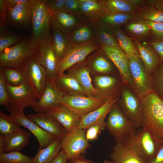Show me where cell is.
Returning <instances> with one entry per match:
<instances>
[{"label":"cell","mask_w":163,"mask_h":163,"mask_svg":"<svg viewBox=\"0 0 163 163\" xmlns=\"http://www.w3.org/2000/svg\"><path fill=\"white\" fill-rule=\"evenodd\" d=\"M110 157L116 163H147L134 151L121 142H116Z\"/></svg>","instance_id":"4316f807"},{"label":"cell","mask_w":163,"mask_h":163,"mask_svg":"<svg viewBox=\"0 0 163 163\" xmlns=\"http://www.w3.org/2000/svg\"><path fill=\"white\" fill-rule=\"evenodd\" d=\"M20 126L10 116L0 112V136H4L13 133L21 129Z\"/></svg>","instance_id":"ab89813d"},{"label":"cell","mask_w":163,"mask_h":163,"mask_svg":"<svg viewBox=\"0 0 163 163\" xmlns=\"http://www.w3.org/2000/svg\"><path fill=\"white\" fill-rule=\"evenodd\" d=\"M62 149L61 139H55L47 146L39 149L36 155L31 158V163H49Z\"/></svg>","instance_id":"1f68e13d"},{"label":"cell","mask_w":163,"mask_h":163,"mask_svg":"<svg viewBox=\"0 0 163 163\" xmlns=\"http://www.w3.org/2000/svg\"><path fill=\"white\" fill-rule=\"evenodd\" d=\"M27 117L55 139H61L66 133L60 123L46 112L30 114Z\"/></svg>","instance_id":"e0dca14e"},{"label":"cell","mask_w":163,"mask_h":163,"mask_svg":"<svg viewBox=\"0 0 163 163\" xmlns=\"http://www.w3.org/2000/svg\"><path fill=\"white\" fill-rule=\"evenodd\" d=\"M117 101V99L114 98L108 100L99 107L82 117L79 124L74 129H81L85 130L93 124L105 121V118Z\"/></svg>","instance_id":"603a6c76"},{"label":"cell","mask_w":163,"mask_h":163,"mask_svg":"<svg viewBox=\"0 0 163 163\" xmlns=\"http://www.w3.org/2000/svg\"><path fill=\"white\" fill-rule=\"evenodd\" d=\"M7 8L5 0H0V21L7 23L6 14Z\"/></svg>","instance_id":"f907efd6"},{"label":"cell","mask_w":163,"mask_h":163,"mask_svg":"<svg viewBox=\"0 0 163 163\" xmlns=\"http://www.w3.org/2000/svg\"><path fill=\"white\" fill-rule=\"evenodd\" d=\"M5 153L4 149V144L2 138L0 136V154Z\"/></svg>","instance_id":"6f0895ef"},{"label":"cell","mask_w":163,"mask_h":163,"mask_svg":"<svg viewBox=\"0 0 163 163\" xmlns=\"http://www.w3.org/2000/svg\"><path fill=\"white\" fill-rule=\"evenodd\" d=\"M89 61L87 62L90 69L98 73H110L113 70L112 64L100 48L96 50Z\"/></svg>","instance_id":"836d02e7"},{"label":"cell","mask_w":163,"mask_h":163,"mask_svg":"<svg viewBox=\"0 0 163 163\" xmlns=\"http://www.w3.org/2000/svg\"><path fill=\"white\" fill-rule=\"evenodd\" d=\"M163 62V40H156L150 43Z\"/></svg>","instance_id":"681fc988"},{"label":"cell","mask_w":163,"mask_h":163,"mask_svg":"<svg viewBox=\"0 0 163 163\" xmlns=\"http://www.w3.org/2000/svg\"><path fill=\"white\" fill-rule=\"evenodd\" d=\"M57 86L66 94L85 96L84 90L73 77L64 73L58 75L55 79Z\"/></svg>","instance_id":"d6a6232c"},{"label":"cell","mask_w":163,"mask_h":163,"mask_svg":"<svg viewBox=\"0 0 163 163\" xmlns=\"http://www.w3.org/2000/svg\"><path fill=\"white\" fill-rule=\"evenodd\" d=\"M68 161L66 154L62 149L57 155L49 163H67Z\"/></svg>","instance_id":"816d5d0a"},{"label":"cell","mask_w":163,"mask_h":163,"mask_svg":"<svg viewBox=\"0 0 163 163\" xmlns=\"http://www.w3.org/2000/svg\"><path fill=\"white\" fill-rule=\"evenodd\" d=\"M81 0H66L63 10L68 12L81 14Z\"/></svg>","instance_id":"7dc6e473"},{"label":"cell","mask_w":163,"mask_h":163,"mask_svg":"<svg viewBox=\"0 0 163 163\" xmlns=\"http://www.w3.org/2000/svg\"><path fill=\"white\" fill-rule=\"evenodd\" d=\"M9 102L6 82L3 72L0 69V104L7 107Z\"/></svg>","instance_id":"f6af8a7d"},{"label":"cell","mask_w":163,"mask_h":163,"mask_svg":"<svg viewBox=\"0 0 163 163\" xmlns=\"http://www.w3.org/2000/svg\"><path fill=\"white\" fill-rule=\"evenodd\" d=\"M145 21L158 40H163V22H155L148 20Z\"/></svg>","instance_id":"bcb514c9"},{"label":"cell","mask_w":163,"mask_h":163,"mask_svg":"<svg viewBox=\"0 0 163 163\" xmlns=\"http://www.w3.org/2000/svg\"><path fill=\"white\" fill-rule=\"evenodd\" d=\"M6 85L9 98L6 109L11 113L32 107L39 99L28 84L16 86Z\"/></svg>","instance_id":"ba28073f"},{"label":"cell","mask_w":163,"mask_h":163,"mask_svg":"<svg viewBox=\"0 0 163 163\" xmlns=\"http://www.w3.org/2000/svg\"><path fill=\"white\" fill-rule=\"evenodd\" d=\"M66 94L57 86L55 79L47 77L41 96L31 107L37 113H45L49 108L60 104Z\"/></svg>","instance_id":"4fadbf2b"},{"label":"cell","mask_w":163,"mask_h":163,"mask_svg":"<svg viewBox=\"0 0 163 163\" xmlns=\"http://www.w3.org/2000/svg\"><path fill=\"white\" fill-rule=\"evenodd\" d=\"M105 102L96 96L86 97L66 94L60 104L82 117L99 107Z\"/></svg>","instance_id":"8fae6325"},{"label":"cell","mask_w":163,"mask_h":163,"mask_svg":"<svg viewBox=\"0 0 163 163\" xmlns=\"http://www.w3.org/2000/svg\"><path fill=\"white\" fill-rule=\"evenodd\" d=\"M90 21L94 29L95 39L100 44L119 46L113 27L99 19Z\"/></svg>","instance_id":"d4e9b609"},{"label":"cell","mask_w":163,"mask_h":163,"mask_svg":"<svg viewBox=\"0 0 163 163\" xmlns=\"http://www.w3.org/2000/svg\"><path fill=\"white\" fill-rule=\"evenodd\" d=\"M31 135V133L21 128L11 134L0 136L3 139L4 152L20 151L27 145Z\"/></svg>","instance_id":"cb8c5ba5"},{"label":"cell","mask_w":163,"mask_h":163,"mask_svg":"<svg viewBox=\"0 0 163 163\" xmlns=\"http://www.w3.org/2000/svg\"><path fill=\"white\" fill-rule=\"evenodd\" d=\"M103 163H116L112 161H110L107 159L105 160Z\"/></svg>","instance_id":"680465c9"},{"label":"cell","mask_w":163,"mask_h":163,"mask_svg":"<svg viewBox=\"0 0 163 163\" xmlns=\"http://www.w3.org/2000/svg\"><path fill=\"white\" fill-rule=\"evenodd\" d=\"M36 54L39 62L46 70L47 77L55 79L57 76L56 69L58 61L52 41L45 44Z\"/></svg>","instance_id":"d6986e66"},{"label":"cell","mask_w":163,"mask_h":163,"mask_svg":"<svg viewBox=\"0 0 163 163\" xmlns=\"http://www.w3.org/2000/svg\"><path fill=\"white\" fill-rule=\"evenodd\" d=\"M133 89L140 99L154 91L152 77L146 69L139 57L134 54L128 55Z\"/></svg>","instance_id":"277c9868"},{"label":"cell","mask_w":163,"mask_h":163,"mask_svg":"<svg viewBox=\"0 0 163 163\" xmlns=\"http://www.w3.org/2000/svg\"><path fill=\"white\" fill-rule=\"evenodd\" d=\"M67 35L72 44L84 43L96 39L91 21L84 17L73 30Z\"/></svg>","instance_id":"44dd1931"},{"label":"cell","mask_w":163,"mask_h":163,"mask_svg":"<svg viewBox=\"0 0 163 163\" xmlns=\"http://www.w3.org/2000/svg\"><path fill=\"white\" fill-rule=\"evenodd\" d=\"M6 83L10 86H16L28 84L21 69L20 68L0 66Z\"/></svg>","instance_id":"d590c367"},{"label":"cell","mask_w":163,"mask_h":163,"mask_svg":"<svg viewBox=\"0 0 163 163\" xmlns=\"http://www.w3.org/2000/svg\"><path fill=\"white\" fill-rule=\"evenodd\" d=\"M107 115V128L116 142L123 143L136 129L126 117L117 102Z\"/></svg>","instance_id":"52a82bcc"},{"label":"cell","mask_w":163,"mask_h":163,"mask_svg":"<svg viewBox=\"0 0 163 163\" xmlns=\"http://www.w3.org/2000/svg\"><path fill=\"white\" fill-rule=\"evenodd\" d=\"M21 69L28 84L39 99L44 91L47 75L36 54L34 53L27 57L24 60Z\"/></svg>","instance_id":"5b68a950"},{"label":"cell","mask_w":163,"mask_h":163,"mask_svg":"<svg viewBox=\"0 0 163 163\" xmlns=\"http://www.w3.org/2000/svg\"><path fill=\"white\" fill-rule=\"evenodd\" d=\"M83 17L64 10L53 11L51 21L63 33L69 34Z\"/></svg>","instance_id":"7402d4cb"},{"label":"cell","mask_w":163,"mask_h":163,"mask_svg":"<svg viewBox=\"0 0 163 163\" xmlns=\"http://www.w3.org/2000/svg\"><path fill=\"white\" fill-rule=\"evenodd\" d=\"M146 162L155 155L163 143L147 129L141 127L123 142Z\"/></svg>","instance_id":"7a4b0ae2"},{"label":"cell","mask_w":163,"mask_h":163,"mask_svg":"<svg viewBox=\"0 0 163 163\" xmlns=\"http://www.w3.org/2000/svg\"><path fill=\"white\" fill-rule=\"evenodd\" d=\"M127 1L133 6H137L142 4L144 1L139 0H127Z\"/></svg>","instance_id":"9f6ffc18"},{"label":"cell","mask_w":163,"mask_h":163,"mask_svg":"<svg viewBox=\"0 0 163 163\" xmlns=\"http://www.w3.org/2000/svg\"><path fill=\"white\" fill-rule=\"evenodd\" d=\"M109 12L134 14L137 8L130 4L127 0H104Z\"/></svg>","instance_id":"8d00e7d4"},{"label":"cell","mask_w":163,"mask_h":163,"mask_svg":"<svg viewBox=\"0 0 163 163\" xmlns=\"http://www.w3.org/2000/svg\"><path fill=\"white\" fill-rule=\"evenodd\" d=\"M85 130L74 129L66 133L61 139L62 149L68 160L82 155L90 146L85 135Z\"/></svg>","instance_id":"7c38bea8"},{"label":"cell","mask_w":163,"mask_h":163,"mask_svg":"<svg viewBox=\"0 0 163 163\" xmlns=\"http://www.w3.org/2000/svg\"><path fill=\"white\" fill-rule=\"evenodd\" d=\"M50 26L53 48L59 62L68 51L72 44L67 35L62 32L51 21Z\"/></svg>","instance_id":"f1b7e54d"},{"label":"cell","mask_w":163,"mask_h":163,"mask_svg":"<svg viewBox=\"0 0 163 163\" xmlns=\"http://www.w3.org/2000/svg\"><path fill=\"white\" fill-rule=\"evenodd\" d=\"M135 46L146 69L150 74H152L161 64L159 56L154 50L147 44H142L136 41Z\"/></svg>","instance_id":"83f0119b"},{"label":"cell","mask_w":163,"mask_h":163,"mask_svg":"<svg viewBox=\"0 0 163 163\" xmlns=\"http://www.w3.org/2000/svg\"><path fill=\"white\" fill-rule=\"evenodd\" d=\"M81 14L88 19H99L109 12L104 0H81Z\"/></svg>","instance_id":"484cf974"},{"label":"cell","mask_w":163,"mask_h":163,"mask_svg":"<svg viewBox=\"0 0 163 163\" xmlns=\"http://www.w3.org/2000/svg\"><path fill=\"white\" fill-rule=\"evenodd\" d=\"M147 163H163V144L160 147L155 156Z\"/></svg>","instance_id":"f5cc1de1"},{"label":"cell","mask_w":163,"mask_h":163,"mask_svg":"<svg viewBox=\"0 0 163 163\" xmlns=\"http://www.w3.org/2000/svg\"><path fill=\"white\" fill-rule=\"evenodd\" d=\"M68 69L67 75L73 77L78 82L88 96H96V91L92 83L90 69L87 62L83 61Z\"/></svg>","instance_id":"ac0fdd59"},{"label":"cell","mask_w":163,"mask_h":163,"mask_svg":"<svg viewBox=\"0 0 163 163\" xmlns=\"http://www.w3.org/2000/svg\"><path fill=\"white\" fill-rule=\"evenodd\" d=\"M126 28L130 33L137 37H144L151 31L145 20L139 14L133 15L127 23Z\"/></svg>","instance_id":"e575fe53"},{"label":"cell","mask_w":163,"mask_h":163,"mask_svg":"<svg viewBox=\"0 0 163 163\" xmlns=\"http://www.w3.org/2000/svg\"><path fill=\"white\" fill-rule=\"evenodd\" d=\"M120 47L127 55L134 54L139 56L138 51L131 40L120 27L113 28Z\"/></svg>","instance_id":"74e56055"},{"label":"cell","mask_w":163,"mask_h":163,"mask_svg":"<svg viewBox=\"0 0 163 163\" xmlns=\"http://www.w3.org/2000/svg\"><path fill=\"white\" fill-rule=\"evenodd\" d=\"M46 113L58 122L66 133L72 130L78 125L82 118L61 104L49 108Z\"/></svg>","instance_id":"2e32d148"},{"label":"cell","mask_w":163,"mask_h":163,"mask_svg":"<svg viewBox=\"0 0 163 163\" xmlns=\"http://www.w3.org/2000/svg\"><path fill=\"white\" fill-rule=\"evenodd\" d=\"M34 53L30 39L25 38L0 53V66L21 68L25 59Z\"/></svg>","instance_id":"30bf717a"},{"label":"cell","mask_w":163,"mask_h":163,"mask_svg":"<svg viewBox=\"0 0 163 163\" xmlns=\"http://www.w3.org/2000/svg\"><path fill=\"white\" fill-rule=\"evenodd\" d=\"M153 73L154 91L163 100V62Z\"/></svg>","instance_id":"7bdbcfd3"},{"label":"cell","mask_w":163,"mask_h":163,"mask_svg":"<svg viewBox=\"0 0 163 163\" xmlns=\"http://www.w3.org/2000/svg\"><path fill=\"white\" fill-rule=\"evenodd\" d=\"M94 82L96 97L99 93L98 97L105 102L113 99L111 95L117 87V81L116 78L109 76H97L95 77Z\"/></svg>","instance_id":"f546056e"},{"label":"cell","mask_w":163,"mask_h":163,"mask_svg":"<svg viewBox=\"0 0 163 163\" xmlns=\"http://www.w3.org/2000/svg\"><path fill=\"white\" fill-rule=\"evenodd\" d=\"M67 163H94L91 160L86 159L83 155L75 158L68 160Z\"/></svg>","instance_id":"11a10c76"},{"label":"cell","mask_w":163,"mask_h":163,"mask_svg":"<svg viewBox=\"0 0 163 163\" xmlns=\"http://www.w3.org/2000/svg\"><path fill=\"white\" fill-rule=\"evenodd\" d=\"M120 104V108L128 120L136 128L141 127L144 114L141 99L124 87L122 91Z\"/></svg>","instance_id":"9c48e42d"},{"label":"cell","mask_w":163,"mask_h":163,"mask_svg":"<svg viewBox=\"0 0 163 163\" xmlns=\"http://www.w3.org/2000/svg\"><path fill=\"white\" fill-rule=\"evenodd\" d=\"M100 47V43L96 39L84 43L72 44L58 63L56 69L57 76L64 73L65 70L84 61L88 55L98 50Z\"/></svg>","instance_id":"8992f818"},{"label":"cell","mask_w":163,"mask_h":163,"mask_svg":"<svg viewBox=\"0 0 163 163\" xmlns=\"http://www.w3.org/2000/svg\"><path fill=\"white\" fill-rule=\"evenodd\" d=\"M148 4L138 9V14L145 20L163 22V2L162 0H149Z\"/></svg>","instance_id":"4dcf8cb0"},{"label":"cell","mask_w":163,"mask_h":163,"mask_svg":"<svg viewBox=\"0 0 163 163\" xmlns=\"http://www.w3.org/2000/svg\"><path fill=\"white\" fill-rule=\"evenodd\" d=\"M0 163H31V158L20 151L0 154Z\"/></svg>","instance_id":"60d3db41"},{"label":"cell","mask_w":163,"mask_h":163,"mask_svg":"<svg viewBox=\"0 0 163 163\" xmlns=\"http://www.w3.org/2000/svg\"><path fill=\"white\" fill-rule=\"evenodd\" d=\"M141 100L144 114L142 127L147 129L163 143V100L155 91Z\"/></svg>","instance_id":"3957f363"},{"label":"cell","mask_w":163,"mask_h":163,"mask_svg":"<svg viewBox=\"0 0 163 163\" xmlns=\"http://www.w3.org/2000/svg\"><path fill=\"white\" fill-rule=\"evenodd\" d=\"M66 0H46L49 8L52 11L63 10Z\"/></svg>","instance_id":"c3c4849f"},{"label":"cell","mask_w":163,"mask_h":163,"mask_svg":"<svg viewBox=\"0 0 163 163\" xmlns=\"http://www.w3.org/2000/svg\"><path fill=\"white\" fill-rule=\"evenodd\" d=\"M107 128L105 121L100 122L93 124L89 126L85 130V135L88 141H93L96 139L98 136L103 131Z\"/></svg>","instance_id":"ee69618b"},{"label":"cell","mask_w":163,"mask_h":163,"mask_svg":"<svg viewBox=\"0 0 163 163\" xmlns=\"http://www.w3.org/2000/svg\"><path fill=\"white\" fill-rule=\"evenodd\" d=\"M100 49L117 67L123 82L133 88L127 55L120 46L100 44Z\"/></svg>","instance_id":"5bb4252c"},{"label":"cell","mask_w":163,"mask_h":163,"mask_svg":"<svg viewBox=\"0 0 163 163\" xmlns=\"http://www.w3.org/2000/svg\"><path fill=\"white\" fill-rule=\"evenodd\" d=\"M7 9L13 8L20 3H25L27 0H5Z\"/></svg>","instance_id":"db71d44e"},{"label":"cell","mask_w":163,"mask_h":163,"mask_svg":"<svg viewBox=\"0 0 163 163\" xmlns=\"http://www.w3.org/2000/svg\"><path fill=\"white\" fill-rule=\"evenodd\" d=\"M134 15L130 14L109 12L99 20L112 27L116 28L120 27V26L127 23Z\"/></svg>","instance_id":"f35d334b"},{"label":"cell","mask_w":163,"mask_h":163,"mask_svg":"<svg viewBox=\"0 0 163 163\" xmlns=\"http://www.w3.org/2000/svg\"><path fill=\"white\" fill-rule=\"evenodd\" d=\"M6 19L7 23L15 26L26 27L30 25L32 21L29 0L14 8L7 9Z\"/></svg>","instance_id":"ffe728a7"},{"label":"cell","mask_w":163,"mask_h":163,"mask_svg":"<svg viewBox=\"0 0 163 163\" xmlns=\"http://www.w3.org/2000/svg\"><path fill=\"white\" fill-rule=\"evenodd\" d=\"M24 39L23 37L16 34H10L8 32L0 34V53Z\"/></svg>","instance_id":"b9f144b4"},{"label":"cell","mask_w":163,"mask_h":163,"mask_svg":"<svg viewBox=\"0 0 163 163\" xmlns=\"http://www.w3.org/2000/svg\"><path fill=\"white\" fill-rule=\"evenodd\" d=\"M10 116L21 126L27 128L33 134L39 143V149L46 147L55 139L30 120L24 114L23 111L12 112Z\"/></svg>","instance_id":"9a60e30c"},{"label":"cell","mask_w":163,"mask_h":163,"mask_svg":"<svg viewBox=\"0 0 163 163\" xmlns=\"http://www.w3.org/2000/svg\"><path fill=\"white\" fill-rule=\"evenodd\" d=\"M32 29L30 39L36 54L46 43L52 41L50 22L53 11L46 0H29Z\"/></svg>","instance_id":"6da1fadb"},{"label":"cell","mask_w":163,"mask_h":163,"mask_svg":"<svg viewBox=\"0 0 163 163\" xmlns=\"http://www.w3.org/2000/svg\"><path fill=\"white\" fill-rule=\"evenodd\" d=\"M162 2H163V0H162Z\"/></svg>","instance_id":"91938a15"}]
</instances>
